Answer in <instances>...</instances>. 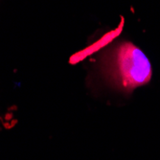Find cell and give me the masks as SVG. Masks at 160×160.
I'll return each instance as SVG.
<instances>
[{
    "label": "cell",
    "mask_w": 160,
    "mask_h": 160,
    "mask_svg": "<svg viewBox=\"0 0 160 160\" xmlns=\"http://www.w3.org/2000/svg\"><path fill=\"white\" fill-rule=\"evenodd\" d=\"M105 68L109 80L127 92L148 83L152 76V64L147 56L128 41L114 49L108 58Z\"/></svg>",
    "instance_id": "obj_1"
}]
</instances>
